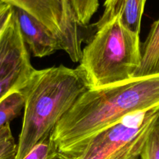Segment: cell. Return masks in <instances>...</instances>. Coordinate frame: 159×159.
<instances>
[{
	"label": "cell",
	"mask_w": 159,
	"mask_h": 159,
	"mask_svg": "<svg viewBox=\"0 0 159 159\" xmlns=\"http://www.w3.org/2000/svg\"><path fill=\"white\" fill-rule=\"evenodd\" d=\"M140 59V34L127 30L114 13L97 26L91 42L82 49L79 66L90 89H96L133 78Z\"/></svg>",
	"instance_id": "cell-3"
},
{
	"label": "cell",
	"mask_w": 159,
	"mask_h": 159,
	"mask_svg": "<svg viewBox=\"0 0 159 159\" xmlns=\"http://www.w3.org/2000/svg\"><path fill=\"white\" fill-rule=\"evenodd\" d=\"M13 7L6 2H0V34L8 24L13 13Z\"/></svg>",
	"instance_id": "cell-15"
},
{
	"label": "cell",
	"mask_w": 159,
	"mask_h": 159,
	"mask_svg": "<svg viewBox=\"0 0 159 159\" xmlns=\"http://www.w3.org/2000/svg\"><path fill=\"white\" fill-rule=\"evenodd\" d=\"M17 143L12 134L10 123L0 128V159H14Z\"/></svg>",
	"instance_id": "cell-13"
},
{
	"label": "cell",
	"mask_w": 159,
	"mask_h": 159,
	"mask_svg": "<svg viewBox=\"0 0 159 159\" xmlns=\"http://www.w3.org/2000/svg\"><path fill=\"white\" fill-rule=\"evenodd\" d=\"M147 0H116L113 14H116L129 31L140 34L141 20Z\"/></svg>",
	"instance_id": "cell-9"
},
{
	"label": "cell",
	"mask_w": 159,
	"mask_h": 159,
	"mask_svg": "<svg viewBox=\"0 0 159 159\" xmlns=\"http://www.w3.org/2000/svg\"><path fill=\"white\" fill-rule=\"evenodd\" d=\"M1 2H2V1H1Z\"/></svg>",
	"instance_id": "cell-20"
},
{
	"label": "cell",
	"mask_w": 159,
	"mask_h": 159,
	"mask_svg": "<svg viewBox=\"0 0 159 159\" xmlns=\"http://www.w3.org/2000/svg\"><path fill=\"white\" fill-rule=\"evenodd\" d=\"M24 10L51 30L71 60L79 62L82 56V36L69 0H0Z\"/></svg>",
	"instance_id": "cell-5"
},
{
	"label": "cell",
	"mask_w": 159,
	"mask_h": 159,
	"mask_svg": "<svg viewBox=\"0 0 159 159\" xmlns=\"http://www.w3.org/2000/svg\"><path fill=\"white\" fill-rule=\"evenodd\" d=\"M89 89L80 66L35 70L24 87V118L14 159H22L37 143L50 137L78 98Z\"/></svg>",
	"instance_id": "cell-2"
},
{
	"label": "cell",
	"mask_w": 159,
	"mask_h": 159,
	"mask_svg": "<svg viewBox=\"0 0 159 159\" xmlns=\"http://www.w3.org/2000/svg\"><path fill=\"white\" fill-rule=\"evenodd\" d=\"M159 108L127 115L93 136L77 159H138L156 126Z\"/></svg>",
	"instance_id": "cell-4"
},
{
	"label": "cell",
	"mask_w": 159,
	"mask_h": 159,
	"mask_svg": "<svg viewBox=\"0 0 159 159\" xmlns=\"http://www.w3.org/2000/svg\"><path fill=\"white\" fill-rule=\"evenodd\" d=\"M140 158L159 159V129L157 125L153 129L143 147Z\"/></svg>",
	"instance_id": "cell-14"
},
{
	"label": "cell",
	"mask_w": 159,
	"mask_h": 159,
	"mask_svg": "<svg viewBox=\"0 0 159 159\" xmlns=\"http://www.w3.org/2000/svg\"><path fill=\"white\" fill-rule=\"evenodd\" d=\"M0 2H1V1H0Z\"/></svg>",
	"instance_id": "cell-19"
},
{
	"label": "cell",
	"mask_w": 159,
	"mask_h": 159,
	"mask_svg": "<svg viewBox=\"0 0 159 159\" xmlns=\"http://www.w3.org/2000/svg\"><path fill=\"white\" fill-rule=\"evenodd\" d=\"M34 70L13 10L0 34V101L24 88Z\"/></svg>",
	"instance_id": "cell-6"
},
{
	"label": "cell",
	"mask_w": 159,
	"mask_h": 159,
	"mask_svg": "<svg viewBox=\"0 0 159 159\" xmlns=\"http://www.w3.org/2000/svg\"><path fill=\"white\" fill-rule=\"evenodd\" d=\"M157 128H158L159 129V118H158V119H157Z\"/></svg>",
	"instance_id": "cell-17"
},
{
	"label": "cell",
	"mask_w": 159,
	"mask_h": 159,
	"mask_svg": "<svg viewBox=\"0 0 159 159\" xmlns=\"http://www.w3.org/2000/svg\"><path fill=\"white\" fill-rule=\"evenodd\" d=\"M14 12L23 39L31 56L43 58L62 50L59 38L44 24L24 10L14 8Z\"/></svg>",
	"instance_id": "cell-7"
},
{
	"label": "cell",
	"mask_w": 159,
	"mask_h": 159,
	"mask_svg": "<svg viewBox=\"0 0 159 159\" xmlns=\"http://www.w3.org/2000/svg\"><path fill=\"white\" fill-rule=\"evenodd\" d=\"M22 159H66L58 151L50 137L37 143Z\"/></svg>",
	"instance_id": "cell-12"
},
{
	"label": "cell",
	"mask_w": 159,
	"mask_h": 159,
	"mask_svg": "<svg viewBox=\"0 0 159 159\" xmlns=\"http://www.w3.org/2000/svg\"><path fill=\"white\" fill-rule=\"evenodd\" d=\"M138 159H141V158H140H140H138Z\"/></svg>",
	"instance_id": "cell-18"
},
{
	"label": "cell",
	"mask_w": 159,
	"mask_h": 159,
	"mask_svg": "<svg viewBox=\"0 0 159 159\" xmlns=\"http://www.w3.org/2000/svg\"><path fill=\"white\" fill-rule=\"evenodd\" d=\"M26 93L24 88L13 91L0 101V128L10 123L24 108Z\"/></svg>",
	"instance_id": "cell-10"
},
{
	"label": "cell",
	"mask_w": 159,
	"mask_h": 159,
	"mask_svg": "<svg viewBox=\"0 0 159 159\" xmlns=\"http://www.w3.org/2000/svg\"><path fill=\"white\" fill-rule=\"evenodd\" d=\"M159 108V74L89 89L50 135L66 159H77L90 139L131 113Z\"/></svg>",
	"instance_id": "cell-1"
},
{
	"label": "cell",
	"mask_w": 159,
	"mask_h": 159,
	"mask_svg": "<svg viewBox=\"0 0 159 159\" xmlns=\"http://www.w3.org/2000/svg\"><path fill=\"white\" fill-rule=\"evenodd\" d=\"M116 0H106L104 4L105 7V11H104L103 15L102 16L101 19L99 20L98 22L96 23L95 26H98L105 23V21L108 20L110 17L113 15V11H114L115 4H116Z\"/></svg>",
	"instance_id": "cell-16"
},
{
	"label": "cell",
	"mask_w": 159,
	"mask_h": 159,
	"mask_svg": "<svg viewBox=\"0 0 159 159\" xmlns=\"http://www.w3.org/2000/svg\"><path fill=\"white\" fill-rule=\"evenodd\" d=\"M159 74V18L153 23L141 47V59L133 78Z\"/></svg>",
	"instance_id": "cell-8"
},
{
	"label": "cell",
	"mask_w": 159,
	"mask_h": 159,
	"mask_svg": "<svg viewBox=\"0 0 159 159\" xmlns=\"http://www.w3.org/2000/svg\"><path fill=\"white\" fill-rule=\"evenodd\" d=\"M80 27L88 25L99 7V0H69Z\"/></svg>",
	"instance_id": "cell-11"
}]
</instances>
